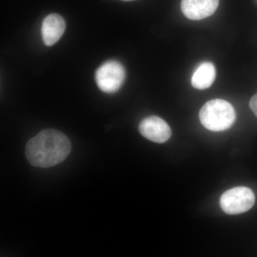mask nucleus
<instances>
[{
	"label": "nucleus",
	"instance_id": "nucleus-7",
	"mask_svg": "<svg viewBox=\"0 0 257 257\" xmlns=\"http://www.w3.org/2000/svg\"><path fill=\"white\" fill-rule=\"evenodd\" d=\"M66 29V23L60 15H47L42 25V36L47 46H52L60 40Z\"/></svg>",
	"mask_w": 257,
	"mask_h": 257
},
{
	"label": "nucleus",
	"instance_id": "nucleus-4",
	"mask_svg": "<svg viewBox=\"0 0 257 257\" xmlns=\"http://www.w3.org/2000/svg\"><path fill=\"white\" fill-rule=\"evenodd\" d=\"M125 69L117 61L109 60L96 69L95 80L102 92L114 93L119 90L124 83Z\"/></svg>",
	"mask_w": 257,
	"mask_h": 257
},
{
	"label": "nucleus",
	"instance_id": "nucleus-5",
	"mask_svg": "<svg viewBox=\"0 0 257 257\" xmlns=\"http://www.w3.org/2000/svg\"><path fill=\"white\" fill-rule=\"evenodd\" d=\"M140 133L147 140L156 143H165L172 135V131L165 120L157 116L145 118L139 126Z\"/></svg>",
	"mask_w": 257,
	"mask_h": 257
},
{
	"label": "nucleus",
	"instance_id": "nucleus-8",
	"mask_svg": "<svg viewBox=\"0 0 257 257\" xmlns=\"http://www.w3.org/2000/svg\"><path fill=\"white\" fill-rule=\"evenodd\" d=\"M216 78V68L211 62H204L193 74L192 85L195 89L204 90L210 87Z\"/></svg>",
	"mask_w": 257,
	"mask_h": 257
},
{
	"label": "nucleus",
	"instance_id": "nucleus-1",
	"mask_svg": "<svg viewBox=\"0 0 257 257\" xmlns=\"http://www.w3.org/2000/svg\"><path fill=\"white\" fill-rule=\"evenodd\" d=\"M68 138L57 130H42L29 140L26 145V157L30 165L48 168L66 160L71 152Z\"/></svg>",
	"mask_w": 257,
	"mask_h": 257
},
{
	"label": "nucleus",
	"instance_id": "nucleus-2",
	"mask_svg": "<svg viewBox=\"0 0 257 257\" xmlns=\"http://www.w3.org/2000/svg\"><path fill=\"white\" fill-rule=\"evenodd\" d=\"M236 113L228 101L216 99L207 101L199 111V119L204 127L212 132L228 130L234 124Z\"/></svg>",
	"mask_w": 257,
	"mask_h": 257
},
{
	"label": "nucleus",
	"instance_id": "nucleus-10",
	"mask_svg": "<svg viewBox=\"0 0 257 257\" xmlns=\"http://www.w3.org/2000/svg\"><path fill=\"white\" fill-rule=\"evenodd\" d=\"M122 1H134V0H122Z\"/></svg>",
	"mask_w": 257,
	"mask_h": 257
},
{
	"label": "nucleus",
	"instance_id": "nucleus-3",
	"mask_svg": "<svg viewBox=\"0 0 257 257\" xmlns=\"http://www.w3.org/2000/svg\"><path fill=\"white\" fill-rule=\"evenodd\" d=\"M255 196L251 189L239 187L230 189L220 198V206L226 214L230 215L246 212L253 207Z\"/></svg>",
	"mask_w": 257,
	"mask_h": 257
},
{
	"label": "nucleus",
	"instance_id": "nucleus-6",
	"mask_svg": "<svg viewBox=\"0 0 257 257\" xmlns=\"http://www.w3.org/2000/svg\"><path fill=\"white\" fill-rule=\"evenodd\" d=\"M219 3V0H182L181 9L189 20H201L214 14Z\"/></svg>",
	"mask_w": 257,
	"mask_h": 257
},
{
	"label": "nucleus",
	"instance_id": "nucleus-9",
	"mask_svg": "<svg viewBox=\"0 0 257 257\" xmlns=\"http://www.w3.org/2000/svg\"><path fill=\"white\" fill-rule=\"evenodd\" d=\"M249 107L257 117V93L251 97L249 101Z\"/></svg>",
	"mask_w": 257,
	"mask_h": 257
}]
</instances>
